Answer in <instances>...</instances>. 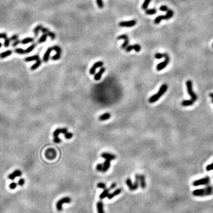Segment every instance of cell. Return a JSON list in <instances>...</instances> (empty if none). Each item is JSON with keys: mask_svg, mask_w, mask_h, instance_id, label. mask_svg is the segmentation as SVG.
<instances>
[{"mask_svg": "<svg viewBox=\"0 0 213 213\" xmlns=\"http://www.w3.org/2000/svg\"><path fill=\"white\" fill-rule=\"evenodd\" d=\"M213 194V187L208 186L202 189H195L192 192V195L195 196H206Z\"/></svg>", "mask_w": 213, "mask_h": 213, "instance_id": "cell-1", "label": "cell"}, {"mask_svg": "<svg viewBox=\"0 0 213 213\" xmlns=\"http://www.w3.org/2000/svg\"><path fill=\"white\" fill-rule=\"evenodd\" d=\"M168 88V86L166 84H164L160 87L158 92L154 94L151 97H150L149 99V102L150 103H154L155 102L157 101L159 99V98L165 93L167 91Z\"/></svg>", "mask_w": 213, "mask_h": 213, "instance_id": "cell-2", "label": "cell"}, {"mask_svg": "<svg viewBox=\"0 0 213 213\" xmlns=\"http://www.w3.org/2000/svg\"><path fill=\"white\" fill-rule=\"evenodd\" d=\"M186 89L188 93L189 94V95L191 97V99L194 102H195L196 101V99H197V96H196L195 92L193 91L192 82L191 80H187V81L186 82Z\"/></svg>", "mask_w": 213, "mask_h": 213, "instance_id": "cell-3", "label": "cell"}, {"mask_svg": "<svg viewBox=\"0 0 213 213\" xmlns=\"http://www.w3.org/2000/svg\"><path fill=\"white\" fill-rule=\"evenodd\" d=\"M72 201V200L69 196H65V197L62 198L60 199L58 202H56V207L58 211H61L63 209V205L64 204H69Z\"/></svg>", "mask_w": 213, "mask_h": 213, "instance_id": "cell-4", "label": "cell"}, {"mask_svg": "<svg viewBox=\"0 0 213 213\" xmlns=\"http://www.w3.org/2000/svg\"><path fill=\"white\" fill-rule=\"evenodd\" d=\"M209 182H210V178L209 176H206L204 178H201L194 181L192 185L194 186H198L200 185H207L209 184Z\"/></svg>", "mask_w": 213, "mask_h": 213, "instance_id": "cell-5", "label": "cell"}, {"mask_svg": "<svg viewBox=\"0 0 213 213\" xmlns=\"http://www.w3.org/2000/svg\"><path fill=\"white\" fill-rule=\"evenodd\" d=\"M56 155V151L54 149H52V148H49V149H47L45 152V156L49 160H53L55 159Z\"/></svg>", "mask_w": 213, "mask_h": 213, "instance_id": "cell-6", "label": "cell"}, {"mask_svg": "<svg viewBox=\"0 0 213 213\" xmlns=\"http://www.w3.org/2000/svg\"><path fill=\"white\" fill-rule=\"evenodd\" d=\"M137 23V21L135 20H130V21H121L119 23V26L120 27H131L133 26H134Z\"/></svg>", "mask_w": 213, "mask_h": 213, "instance_id": "cell-7", "label": "cell"}, {"mask_svg": "<svg viewBox=\"0 0 213 213\" xmlns=\"http://www.w3.org/2000/svg\"><path fill=\"white\" fill-rule=\"evenodd\" d=\"M104 65V62L102 61H98L96 63H95L91 67V68L89 70V73L91 75H93L95 74L96 72V69L98 67H101L103 66Z\"/></svg>", "mask_w": 213, "mask_h": 213, "instance_id": "cell-8", "label": "cell"}, {"mask_svg": "<svg viewBox=\"0 0 213 213\" xmlns=\"http://www.w3.org/2000/svg\"><path fill=\"white\" fill-rule=\"evenodd\" d=\"M169 61H170V59H165V60H164V61L162 62L159 63L157 65V66H156V69L158 71L163 70V69L165 68L167 66V65L169 64Z\"/></svg>", "mask_w": 213, "mask_h": 213, "instance_id": "cell-9", "label": "cell"}, {"mask_svg": "<svg viewBox=\"0 0 213 213\" xmlns=\"http://www.w3.org/2000/svg\"><path fill=\"white\" fill-rule=\"evenodd\" d=\"M101 156L102 158L105 159L110 160H112L115 159L116 158V156L115 155L110 153H106V152L102 153L101 155Z\"/></svg>", "mask_w": 213, "mask_h": 213, "instance_id": "cell-10", "label": "cell"}, {"mask_svg": "<svg viewBox=\"0 0 213 213\" xmlns=\"http://www.w3.org/2000/svg\"><path fill=\"white\" fill-rule=\"evenodd\" d=\"M22 175V172L20 171V170H15L13 172V173H11V174H9L8 176V178L9 179L11 180H13L17 177H19V176H21Z\"/></svg>", "mask_w": 213, "mask_h": 213, "instance_id": "cell-11", "label": "cell"}, {"mask_svg": "<svg viewBox=\"0 0 213 213\" xmlns=\"http://www.w3.org/2000/svg\"><path fill=\"white\" fill-rule=\"evenodd\" d=\"M105 67H102H102H101L100 69H99V71H98V73H97L95 75V76H94V79H95V80H100L101 78L102 75L103 73H104V72H105Z\"/></svg>", "mask_w": 213, "mask_h": 213, "instance_id": "cell-12", "label": "cell"}, {"mask_svg": "<svg viewBox=\"0 0 213 213\" xmlns=\"http://www.w3.org/2000/svg\"><path fill=\"white\" fill-rule=\"evenodd\" d=\"M121 191H122L121 188H118V189H115V190L114 192H112V193L108 194V195L107 196L108 199V200H111V199L113 198L114 197H115V196L119 195V194L121 192Z\"/></svg>", "mask_w": 213, "mask_h": 213, "instance_id": "cell-13", "label": "cell"}, {"mask_svg": "<svg viewBox=\"0 0 213 213\" xmlns=\"http://www.w3.org/2000/svg\"><path fill=\"white\" fill-rule=\"evenodd\" d=\"M52 50H53V49H52V47H49V48L47 49V50L46 51L45 53L44 54L43 58V61L44 62H48L49 59L50 54L51 52H52Z\"/></svg>", "mask_w": 213, "mask_h": 213, "instance_id": "cell-14", "label": "cell"}, {"mask_svg": "<svg viewBox=\"0 0 213 213\" xmlns=\"http://www.w3.org/2000/svg\"><path fill=\"white\" fill-rule=\"evenodd\" d=\"M111 166V160H106L103 163V168L102 172H105L107 171L110 168Z\"/></svg>", "mask_w": 213, "mask_h": 213, "instance_id": "cell-15", "label": "cell"}, {"mask_svg": "<svg viewBox=\"0 0 213 213\" xmlns=\"http://www.w3.org/2000/svg\"><path fill=\"white\" fill-rule=\"evenodd\" d=\"M97 208L98 213H105L104 210V205L101 201H99L97 204Z\"/></svg>", "mask_w": 213, "mask_h": 213, "instance_id": "cell-16", "label": "cell"}, {"mask_svg": "<svg viewBox=\"0 0 213 213\" xmlns=\"http://www.w3.org/2000/svg\"><path fill=\"white\" fill-rule=\"evenodd\" d=\"M110 117H111V114L109 113V112H105V113L101 115L99 117V118H98V119H99V121H102L107 120H108Z\"/></svg>", "mask_w": 213, "mask_h": 213, "instance_id": "cell-17", "label": "cell"}, {"mask_svg": "<svg viewBox=\"0 0 213 213\" xmlns=\"http://www.w3.org/2000/svg\"><path fill=\"white\" fill-rule=\"evenodd\" d=\"M110 191V188H105V189H104V191H102V192L99 195V198H100L101 200H103V199H104L105 198L107 197L108 194H110V193H109Z\"/></svg>", "mask_w": 213, "mask_h": 213, "instance_id": "cell-18", "label": "cell"}, {"mask_svg": "<svg viewBox=\"0 0 213 213\" xmlns=\"http://www.w3.org/2000/svg\"><path fill=\"white\" fill-rule=\"evenodd\" d=\"M139 183L142 188H145L146 185V181H145V176L144 175H140L139 177Z\"/></svg>", "mask_w": 213, "mask_h": 213, "instance_id": "cell-19", "label": "cell"}, {"mask_svg": "<svg viewBox=\"0 0 213 213\" xmlns=\"http://www.w3.org/2000/svg\"><path fill=\"white\" fill-rule=\"evenodd\" d=\"M139 177L140 175L138 174H136V176H135V182L133 183V187H134V191H136L138 189V186H139Z\"/></svg>", "mask_w": 213, "mask_h": 213, "instance_id": "cell-20", "label": "cell"}, {"mask_svg": "<svg viewBox=\"0 0 213 213\" xmlns=\"http://www.w3.org/2000/svg\"><path fill=\"white\" fill-rule=\"evenodd\" d=\"M40 59L39 58V55L38 54H36V55L34 56H29V57H27V58L25 59V61L26 62H31L33 61V60H37Z\"/></svg>", "mask_w": 213, "mask_h": 213, "instance_id": "cell-21", "label": "cell"}, {"mask_svg": "<svg viewBox=\"0 0 213 213\" xmlns=\"http://www.w3.org/2000/svg\"><path fill=\"white\" fill-rule=\"evenodd\" d=\"M173 14L174 13L172 9H169V10L167 11L166 14L164 15V20H168L169 19L171 18L173 16Z\"/></svg>", "mask_w": 213, "mask_h": 213, "instance_id": "cell-22", "label": "cell"}, {"mask_svg": "<svg viewBox=\"0 0 213 213\" xmlns=\"http://www.w3.org/2000/svg\"><path fill=\"white\" fill-rule=\"evenodd\" d=\"M194 103V102L191 100V99H189V100H183L182 101V102H181V105L183 106H188L192 105Z\"/></svg>", "mask_w": 213, "mask_h": 213, "instance_id": "cell-23", "label": "cell"}, {"mask_svg": "<svg viewBox=\"0 0 213 213\" xmlns=\"http://www.w3.org/2000/svg\"><path fill=\"white\" fill-rule=\"evenodd\" d=\"M125 183H126V185H127V186L129 187L130 191H134L133 183H132V181H131V179L130 178L127 179L126 181H125Z\"/></svg>", "mask_w": 213, "mask_h": 213, "instance_id": "cell-24", "label": "cell"}, {"mask_svg": "<svg viewBox=\"0 0 213 213\" xmlns=\"http://www.w3.org/2000/svg\"><path fill=\"white\" fill-rule=\"evenodd\" d=\"M11 54H12V51L11 50L5 51V52H2V53H1V54H0V58L4 59V58H7V57H8V56H10Z\"/></svg>", "mask_w": 213, "mask_h": 213, "instance_id": "cell-25", "label": "cell"}, {"mask_svg": "<svg viewBox=\"0 0 213 213\" xmlns=\"http://www.w3.org/2000/svg\"><path fill=\"white\" fill-rule=\"evenodd\" d=\"M34 41V39L32 37H27L24 39L23 40H22L21 41V43L22 44H28L29 43L33 42Z\"/></svg>", "mask_w": 213, "mask_h": 213, "instance_id": "cell-26", "label": "cell"}, {"mask_svg": "<svg viewBox=\"0 0 213 213\" xmlns=\"http://www.w3.org/2000/svg\"><path fill=\"white\" fill-rule=\"evenodd\" d=\"M41 64V60L39 59V60H36V62L34 65H32L31 67V70L36 69H37L38 67L40 66Z\"/></svg>", "mask_w": 213, "mask_h": 213, "instance_id": "cell-27", "label": "cell"}, {"mask_svg": "<svg viewBox=\"0 0 213 213\" xmlns=\"http://www.w3.org/2000/svg\"><path fill=\"white\" fill-rule=\"evenodd\" d=\"M145 13L147 15H153L157 13V10L155 8H150V9H146Z\"/></svg>", "mask_w": 213, "mask_h": 213, "instance_id": "cell-28", "label": "cell"}, {"mask_svg": "<svg viewBox=\"0 0 213 213\" xmlns=\"http://www.w3.org/2000/svg\"><path fill=\"white\" fill-rule=\"evenodd\" d=\"M42 27H43V26H41V25H38V26H37L36 27L34 28V30H33V31H34V34H35L36 36H37L39 35V31L41 30V29Z\"/></svg>", "mask_w": 213, "mask_h": 213, "instance_id": "cell-29", "label": "cell"}, {"mask_svg": "<svg viewBox=\"0 0 213 213\" xmlns=\"http://www.w3.org/2000/svg\"><path fill=\"white\" fill-rule=\"evenodd\" d=\"M150 1H151V0H144L142 5V9H144V10H146V9H147V7L149 6V4H150Z\"/></svg>", "mask_w": 213, "mask_h": 213, "instance_id": "cell-30", "label": "cell"}, {"mask_svg": "<svg viewBox=\"0 0 213 213\" xmlns=\"http://www.w3.org/2000/svg\"><path fill=\"white\" fill-rule=\"evenodd\" d=\"M47 37V34H43L41 37H40V39L38 40V43H42L44 42L46 40Z\"/></svg>", "mask_w": 213, "mask_h": 213, "instance_id": "cell-31", "label": "cell"}, {"mask_svg": "<svg viewBox=\"0 0 213 213\" xmlns=\"http://www.w3.org/2000/svg\"><path fill=\"white\" fill-rule=\"evenodd\" d=\"M163 20H164V15H159L155 19V23L156 24H158Z\"/></svg>", "mask_w": 213, "mask_h": 213, "instance_id": "cell-32", "label": "cell"}, {"mask_svg": "<svg viewBox=\"0 0 213 213\" xmlns=\"http://www.w3.org/2000/svg\"><path fill=\"white\" fill-rule=\"evenodd\" d=\"M36 44H31V46H30L27 49L25 50V51H26V53H30L31 51H33V50H34V49L36 47Z\"/></svg>", "mask_w": 213, "mask_h": 213, "instance_id": "cell-33", "label": "cell"}, {"mask_svg": "<svg viewBox=\"0 0 213 213\" xmlns=\"http://www.w3.org/2000/svg\"><path fill=\"white\" fill-rule=\"evenodd\" d=\"M52 47V49L53 50H54L56 53H59V54H61L62 53V49L59 46H54Z\"/></svg>", "mask_w": 213, "mask_h": 213, "instance_id": "cell-34", "label": "cell"}, {"mask_svg": "<svg viewBox=\"0 0 213 213\" xmlns=\"http://www.w3.org/2000/svg\"><path fill=\"white\" fill-rule=\"evenodd\" d=\"M15 52L17 54H23L24 53H26V51L25 50L22 49L21 48H17L15 49Z\"/></svg>", "mask_w": 213, "mask_h": 213, "instance_id": "cell-35", "label": "cell"}, {"mask_svg": "<svg viewBox=\"0 0 213 213\" xmlns=\"http://www.w3.org/2000/svg\"><path fill=\"white\" fill-rule=\"evenodd\" d=\"M133 50H134L136 52H139L141 50V46L139 44H138L133 45Z\"/></svg>", "mask_w": 213, "mask_h": 213, "instance_id": "cell-36", "label": "cell"}, {"mask_svg": "<svg viewBox=\"0 0 213 213\" xmlns=\"http://www.w3.org/2000/svg\"><path fill=\"white\" fill-rule=\"evenodd\" d=\"M60 134H61V129H57L54 130L53 134L54 137H58Z\"/></svg>", "mask_w": 213, "mask_h": 213, "instance_id": "cell-37", "label": "cell"}, {"mask_svg": "<svg viewBox=\"0 0 213 213\" xmlns=\"http://www.w3.org/2000/svg\"><path fill=\"white\" fill-rule=\"evenodd\" d=\"M96 3L99 8H102L104 7V2L102 0H96Z\"/></svg>", "mask_w": 213, "mask_h": 213, "instance_id": "cell-38", "label": "cell"}, {"mask_svg": "<svg viewBox=\"0 0 213 213\" xmlns=\"http://www.w3.org/2000/svg\"><path fill=\"white\" fill-rule=\"evenodd\" d=\"M155 58L157 59H160L162 58H164V53H157L156 54H155Z\"/></svg>", "mask_w": 213, "mask_h": 213, "instance_id": "cell-39", "label": "cell"}, {"mask_svg": "<svg viewBox=\"0 0 213 213\" xmlns=\"http://www.w3.org/2000/svg\"><path fill=\"white\" fill-rule=\"evenodd\" d=\"M64 135H65V137L66 139H71L73 137V134H72V133L71 132H67Z\"/></svg>", "mask_w": 213, "mask_h": 213, "instance_id": "cell-40", "label": "cell"}, {"mask_svg": "<svg viewBox=\"0 0 213 213\" xmlns=\"http://www.w3.org/2000/svg\"><path fill=\"white\" fill-rule=\"evenodd\" d=\"M97 187L98 188H101V189H104L105 188H106V184L105 183H103V182H99L97 184Z\"/></svg>", "mask_w": 213, "mask_h": 213, "instance_id": "cell-41", "label": "cell"}, {"mask_svg": "<svg viewBox=\"0 0 213 213\" xmlns=\"http://www.w3.org/2000/svg\"><path fill=\"white\" fill-rule=\"evenodd\" d=\"M129 39H125V40H124V42L123 43V44L121 45V48L125 49L127 46H129Z\"/></svg>", "mask_w": 213, "mask_h": 213, "instance_id": "cell-42", "label": "cell"}, {"mask_svg": "<svg viewBox=\"0 0 213 213\" xmlns=\"http://www.w3.org/2000/svg\"><path fill=\"white\" fill-rule=\"evenodd\" d=\"M47 36H49L51 38V39H52V40H54V39H55L56 35H55V34H54V33H53V32L49 31L48 33H47Z\"/></svg>", "mask_w": 213, "mask_h": 213, "instance_id": "cell-43", "label": "cell"}, {"mask_svg": "<svg viewBox=\"0 0 213 213\" xmlns=\"http://www.w3.org/2000/svg\"><path fill=\"white\" fill-rule=\"evenodd\" d=\"M60 57H61V54H59V53H56V54H54L53 56H52V59L53 60H59V59L60 58Z\"/></svg>", "mask_w": 213, "mask_h": 213, "instance_id": "cell-44", "label": "cell"}, {"mask_svg": "<svg viewBox=\"0 0 213 213\" xmlns=\"http://www.w3.org/2000/svg\"><path fill=\"white\" fill-rule=\"evenodd\" d=\"M159 10L161 11H164V12H167L168 10H169V8L166 5H162L161 7H160L159 8Z\"/></svg>", "mask_w": 213, "mask_h": 213, "instance_id": "cell-45", "label": "cell"}, {"mask_svg": "<svg viewBox=\"0 0 213 213\" xmlns=\"http://www.w3.org/2000/svg\"><path fill=\"white\" fill-rule=\"evenodd\" d=\"M102 168H103V164H101V163H98L97 165V166H96V169L99 172L102 171Z\"/></svg>", "mask_w": 213, "mask_h": 213, "instance_id": "cell-46", "label": "cell"}, {"mask_svg": "<svg viewBox=\"0 0 213 213\" xmlns=\"http://www.w3.org/2000/svg\"><path fill=\"white\" fill-rule=\"evenodd\" d=\"M10 39H8V37L7 39H5L4 40V45L5 47H8L10 44Z\"/></svg>", "mask_w": 213, "mask_h": 213, "instance_id": "cell-47", "label": "cell"}, {"mask_svg": "<svg viewBox=\"0 0 213 213\" xmlns=\"http://www.w3.org/2000/svg\"><path fill=\"white\" fill-rule=\"evenodd\" d=\"M127 39H129V38L126 34H121L117 37V40H125Z\"/></svg>", "mask_w": 213, "mask_h": 213, "instance_id": "cell-48", "label": "cell"}, {"mask_svg": "<svg viewBox=\"0 0 213 213\" xmlns=\"http://www.w3.org/2000/svg\"><path fill=\"white\" fill-rule=\"evenodd\" d=\"M17 186V183H15V182H12V183H11L10 184H9V188H10V189H15V188H16Z\"/></svg>", "mask_w": 213, "mask_h": 213, "instance_id": "cell-49", "label": "cell"}, {"mask_svg": "<svg viewBox=\"0 0 213 213\" xmlns=\"http://www.w3.org/2000/svg\"><path fill=\"white\" fill-rule=\"evenodd\" d=\"M25 183V180L23 178H21L19 179L18 182V184L19 186H23L24 184Z\"/></svg>", "mask_w": 213, "mask_h": 213, "instance_id": "cell-50", "label": "cell"}, {"mask_svg": "<svg viewBox=\"0 0 213 213\" xmlns=\"http://www.w3.org/2000/svg\"><path fill=\"white\" fill-rule=\"evenodd\" d=\"M206 170L207 171H210V170H213V162L210 164H208L206 167Z\"/></svg>", "mask_w": 213, "mask_h": 213, "instance_id": "cell-51", "label": "cell"}, {"mask_svg": "<svg viewBox=\"0 0 213 213\" xmlns=\"http://www.w3.org/2000/svg\"><path fill=\"white\" fill-rule=\"evenodd\" d=\"M133 49V45H130V46H127L125 48V51H126L127 52H130V51L132 50Z\"/></svg>", "mask_w": 213, "mask_h": 213, "instance_id": "cell-52", "label": "cell"}, {"mask_svg": "<svg viewBox=\"0 0 213 213\" xmlns=\"http://www.w3.org/2000/svg\"><path fill=\"white\" fill-rule=\"evenodd\" d=\"M40 31H41V32H42L43 33H44V34H47V33L49 31V30L47 28L43 27L42 28H41V30Z\"/></svg>", "mask_w": 213, "mask_h": 213, "instance_id": "cell-53", "label": "cell"}, {"mask_svg": "<svg viewBox=\"0 0 213 213\" xmlns=\"http://www.w3.org/2000/svg\"><path fill=\"white\" fill-rule=\"evenodd\" d=\"M18 38V36L17 34H14V35L12 36L11 37H10V40H13V41H15L17 40Z\"/></svg>", "mask_w": 213, "mask_h": 213, "instance_id": "cell-54", "label": "cell"}, {"mask_svg": "<svg viewBox=\"0 0 213 213\" xmlns=\"http://www.w3.org/2000/svg\"><path fill=\"white\" fill-rule=\"evenodd\" d=\"M53 141H54V143H60V142H61V140H60L58 137H54V139H53Z\"/></svg>", "mask_w": 213, "mask_h": 213, "instance_id": "cell-55", "label": "cell"}, {"mask_svg": "<svg viewBox=\"0 0 213 213\" xmlns=\"http://www.w3.org/2000/svg\"><path fill=\"white\" fill-rule=\"evenodd\" d=\"M20 43H21V41L18 40H15V41H14V42L13 43V47H15V46H17Z\"/></svg>", "mask_w": 213, "mask_h": 213, "instance_id": "cell-56", "label": "cell"}, {"mask_svg": "<svg viewBox=\"0 0 213 213\" xmlns=\"http://www.w3.org/2000/svg\"><path fill=\"white\" fill-rule=\"evenodd\" d=\"M67 132V128H62V129H61V133L62 134H65V133H66Z\"/></svg>", "mask_w": 213, "mask_h": 213, "instance_id": "cell-57", "label": "cell"}, {"mask_svg": "<svg viewBox=\"0 0 213 213\" xmlns=\"http://www.w3.org/2000/svg\"><path fill=\"white\" fill-rule=\"evenodd\" d=\"M116 185H117V183H112V184L111 185V186H110V187L109 188H110V190H111V189H114V188H115Z\"/></svg>", "mask_w": 213, "mask_h": 213, "instance_id": "cell-58", "label": "cell"}, {"mask_svg": "<svg viewBox=\"0 0 213 213\" xmlns=\"http://www.w3.org/2000/svg\"><path fill=\"white\" fill-rule=\"evenodd\" d=\"M1 34H2V39H7V34H6L5 33H1Z\"/></svg>", "mask_w": 213, "mask_h": 213, "instance_id": "cell-59", "label": "cell"}, {"mask_svg": "<svg viewBox=\"0 0 213 213\" xmlns=\"http://www.w3.org/2000/svg\"><path fill=\"white\" fill-rule=\"evenodd\" d=\"M209 97L212 98V102L213 103V93H209Z\"/></svg>", "mask_w": 213, "mask_h": 213, "instance_id": "cell-60", "label": "cell"}, {"mask_svg": "<svg viewBox=\"0 0 213 213\" xmlns=\"http://www.w3.org/2000/svg\"><path fill=\"white\" fill-rule=\"evenodd\" d=\"M0 39H2V34H1V33H0Z\"/></svg>", "mask_w": 213, "mask_h": 213, "instance_id": "cell-61", "label": "cell"}, {"mask_svg": "<svg viewBox=\"0 0 213 213\" xmlns=\"http://www.w3.org/2000/svg\"><path fill=\"white\" fill-rule=\"evenodd\" d=\"M1 47H2V43H1L0 42V48H1Z\"/></svg>", "mask_w": 213, "mask_h": 213, "instance_id": "cell-62", "label": "cell"}, {"mask_svg": "<svg viewBox=\"0 0 213 213\" xmlns=\"http://www.w3.org/2000/svg\"><path fill=\"white\" fill-rule=\"evenodd\" d=\"M212 47H213V45H212Z\"/></svg>", "mask_w": 213, "mask_h": 213, "instance_id": "cell-63", "label": "cell"}]
</instances>
